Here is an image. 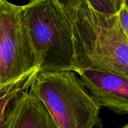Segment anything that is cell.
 Wrapping results in <instances>:
<instances>
[{
  "label": "cell",
  "instance_id": "obj_11",
  "mask_svg": "<svg viewBox=\"0 0 128 128\" xmlns=\"http://www.w3.org/2000/svg\"><path fill=\"white\" fill-rule=\"evenodd\" d=\"M119 128H128V124H125L124 126H123V127H119Z\"/></svg>",
  "mask_w": 128,
  "mask_h": 128
},
{
  "label": "cell",
  "instance_id": "obj_7",
  "mask_svg": "<svg viewBox=\"0 0 128 128\" xmlns=\"http://www.w3.org/2000/svg\"><path fill=\"white\" fill-rule=\"evenodd\" d=\"M36 74L33 75L26 81L12 87L0 95V128L6 127L7 118L11 106L20 92L31 85V83Z\"/></svg>",
  "mask_w": 128,
  "mask_h": 128
},
{
  "label": "cell",
  "instance_id": "obj_3",
  "mask_svg": "<svg viewBox=\"0 0 128 128\" xmlns=\"http://www.w3.org/2000/svg\"><path fill=\"white\" fill-rule=\"evenodd\" d=\"M29 89L58 128H102L100 108L73 71H39Z\"/></svg>",
  "mask_w": 128,
  "mask_h": 128
},
{
  "label": "cell",
  "instance_id": "obj_1",
  "mask_svg": "<svg viewBox=\"0 0 128 128\" xmlns=\"http://www.w3.org/2000/svg\"><path fill=\"white\" fill-rule=\"evenodd\" d=\"M72 23L74 51V70L98 69L128 78V33L117 14L93 10L86 2L68 13Z\"/></svg>",
  "mask_w": 128,
  "mask_h": 128
},
{
  "label": "cell",
  "instance_id": "obj_2",
  "mask_svg": "<svg viewBox=\"0 0 128 128\" xmlns=\"http://www.w3.org/2000/svg\"><path fill=\"white\" fill-rule=\"evenodd\" d=\"M22 20L40 71H73L71 20L56 0H31L22 6Z\"/></svg>",
  "mask_w": 128,
  "mask_h": 128
},
{
  "label": "cell",
  "instance_id": "obj_6",
  "mask_svg": "<svg viewBox=\"0 0 128 128\" xmlns=\"http://www.w3.org/2000/svg\"><path fill=\"white\" fill-rule=\"evenodd\" d=\"M29 88L21 91L14 101L5 128H58L45 106Z\"/></svg>",
  "mask_w": 128,
  "mask_h": 128
},
{
  "label": "cell",
  "instance_id": "obj_8",
  "mask_svg": "<svg viewBox=\"0 0 128 128\" xmlns=\"http://www.w3.org/2000/svg\"><path fill=\"white\" fill-rule=\"evenodd\" d=\"M88 5L95 11L108 14H116L122 5L128 0H86Z\"/></svg>",
  "mask_w": 128,
  "mask_h": 128
},
{
  "label": "cell",
  "instance_id": "obj_4",
  "mask_svg": "<svg viewBox=\"0 0 128 128\" xmlns=\"http://www.w3.org/2000/svg\"><path fill=\"white\" fill-rule=\"evenodd\" d=\"M22 11V6L0 0V95L40 71Z\"/></svg>",
  "mask_w": 128,
  "mask_h": 128
},
{
  "label": "cell",
  "instance_id": "obj_10",
  "mask_svg": "<svg viewBox=\"0 0 128 128\" xmlns=\"http://www.w3.org/2000/svg\"><path fill=\"white\" fill-rule=\"evenodd\" d=\"M56 1L68 13L78 5L80 0H56Z\"/></svg>",
  "mask_w": 128,
  "mask_h": 128
},
{
  "label": "cell",
  "instance_id": "obj_9",
  "mask_svg": "<svg viewBox=\"0 0 128 128\" xmlns=\"http://www.w3.org/2000/svg\"><path fill=\"white\" fill-rule=\"evenodd\" d=\"M119 23L124 31L128 33V2H123L118 13L116 14Z\"/></svg>",
  "mask_w": 128,
  "mask_h": 128
},
{
  "label": "cell",
  "instance_id": "obj_5",
  "mask_svg": "<svg viewBox=\"0 0 128 128\" xmlns=\"http://www.w3.org/2000/svg\"><path fill=\"white\" fill-rule=\"evenodd\" d=\"M97 105L118 115L128 113V78L98 69H82L74 72Z\"/></svg>",
  "mask_w": 128,
  "mask_h": 128
}]
</instances>
